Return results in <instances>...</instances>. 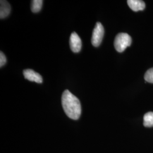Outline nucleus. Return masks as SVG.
Returning <instances> with one entry per match:
<instances>
[{
	"label": "nucleus",
	"mask_w": 153,
	"mask_h": 153,
	"mask_svg": "<svg viewBox=\"0 0 153 153\" xmlns=\"http://www.w3.org/2000/svg\"><path fill=\"white\" fill-rule=\"evenodd\" d=\"M61 101L66 115L73 120H78L81 114L79 100L69 90H66L62 95Z\"/></svg>",
	"instance_id": "1"
},
{
	"label": "nucleus",
	"mask_w": 153,
	"mask_h": 153,
	"mask_svg": "<svg viewBox=\"0 0 153 153\" xmlns=\"http://www.w3.org/2000/svg\"><path fill=\"white\" fill-rule=\"evenodd\" d=\"M131 43V37L128 33H119L115 38L114 46L117 52H123Z\"/></svg>",
	"instance_id": "2"
},
{
	"label": "nucleus",
	"mask_w": 153,
	"mask_h": 153,
	"mask_svg": "<svg viewBox=\"0 0 153 153\" xmlns=\"http://www.w3.org/2000/svg\"><path fill=\"white\" fill-rule=\"evenodd\" d=\"M104 33V30L103 25L100 22H97L93 30L91 38V43L95 47L100 45L103 40Z\"/></svg>",
	"instance_id": "3"
},
{
	"label": "nucleus",
	"mask_w": 153,
	"mask_h": 153,
	"mask_svg": "<svg viewBox=\"0 0 153 153\" xmlns=\"http://www.w3.org/2000/svg\"><path fill=\"white\" fill-rule=\"evenodd\" d=\"M70 47L74 53L79 52L82 48V42L76 33H72L70 37Z\"/></svg>",
	"instance_id": "4"
},
{
	"label": "nucleus",
	"mask_w": 153,
	"mask_h": 153,
	"mask_svg": "<svg viewBox=\"0 0 153 153\" xmlns=\"http://www.w3.org/2000/svg\"><path fill=\"white\" fill-rule=\"evenodd\" d=\"M25 78L30 81L41 83L43 82V78L39 73L32 69H26L23 71Z\"/></svg>",
	"instance_id": "5"
},
{
	"label": "nucleus",
	"mask_w": 153,
	"mask_h": 153,
	"mask_svg": "<svg viewBox=\"0 0 153 153\" xmlns=\"http://www.w3.org/2000/svg\"><path fill=\"white\" fill-rule=\"evenodd\" d=\"M11 11V6L6 1L1 0L0 1V18H5L8 16Z\"/></svg>",
	"instance_id": "6"
},
{
	"label": "nucleus",
	"mask_w": 153,
	"mask_h": 153,
	"mask_svg": "<svg viewBox=\"0 0 153 153\" xmlns=\"http://www.w3.org/2000/svg\"><path fill=\"white\" fill-rule=\"evenodd\" d=\"M127 3L133 11H141L144 10L145 8V2L140 0H128Z\"/></svg>",
	"instance_id": "7"
},
{
	"label": "nucleus",
	"mask_w": 153,
	"mask_h": 153,
	"mask_svg": "<svg viewBox=\"0 0 153 153\" xmlns=\"http://www.w3.org/2000/svg\"><path fill=\"white\" fill-rule=\"evenodd\" d=\"M143 126L147 128L153 127V112H149L143 116Z\"/></svg>",
	"instance_id": "8"
},
{
	"label": "nucleus",
	"mask_w": 153,
	"mask_h": 153,
	"mask_svg": "<svg viewBox=\"0 0 153 153\" xmlns=\"http://www.w3.org/2000/svg\"><path fill=\"white\" fill-rule=\"evenodd\" d=\"M43 1L42 0H33L31 3V10L33 13H38L42 8Z\"/></svg>",
	"instance_id": "9"
},
{
	"label": "nucleus",
	"mask_w": 153,
	"mask_h": 153,
	"mask_svg": "<svg viewBox=\"0 0 153 153\" xmlns=\"http://www.w3.org/2000/svg\"><path fill=\"white\" fill-rule=\"evenodd\" d=\"M144 78L146 82L153 83V68L146 72Z\"/></svg>",
	"instance_id": "10"
},
{
	"label": "nucleus",
	"mask_w": 153,
	"mask_h": 153,
	"mask_svg": "<svg viewBox=\"0 0 153 153\" xmlns=\"http://www.w3.org/2000/svg\"><path fill=\"white\" fill-rule=\"evenodd\" d=\"M6 58L5 55L4 54L3 52H1L0 53V67H2L3 66L5 65L6 63Z\"/></svg>",
	"instance_id": "11"
}]
</instances>
